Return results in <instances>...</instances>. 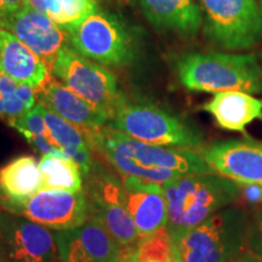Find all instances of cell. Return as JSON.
<instances>
[{
    "label": "cell",
    "instance_id": "f1b7e54d",
    "mask_svg": "<svg viewBox=\"0 0 262 262\" xmlns=\"http://www.w3.org/2000/svg\"><path fill=\"white\" fill-rule=\"evenodd\" d=\"M232 262H262V256L250 245L239 256Z\"/></svg>",
    "mask_w": 262,
    "mask_h": 262
},
{
    "label": "cell",
    "instance_id": "d4e9b609",
    "mask_svg": "<svg viewBox=\"0 0 262 262\" xmlns=\"http://www.w3.org/2000/svg\"><path fill=\"white\" fill-rule=\"evenodd\" d=\"M63 150L67 153V156L79 166L81 173H83L84 176L89 173L94 165L93 157H91V152H93V150L80 148H66Z\"/></svg>",
    "mask_w": 262,
    "mask_h": 262
},
{
    "label": "cell",
    "instance_id": "44dd1931",
    "mask_svg": "<svg viewBox=\"0 0 262 262\" xmlns=\"http://www.w3.org/2000/svg\"><path fill=\"white\" fill-rule=\"evenodd\" d=\"M122 254L126 262H181L175 241L166 227L141 238Z\"/></svg>",
    "mask_w": 262,
    "mask_h": 262
},
{
    "label": "cell",
    "instance_id": "3957f363",
    "mask_svg": "<svg viewBox=\"0 0 262 262\" xmlns=\"http://www.w3.org/2000/svg\"><path fill=\"white\" fill-rule=\"evenodd\" d=\"M168 206L166 228L172 238L208 220L241 198L238 185L216 173H195L162 186Z\"/></svg>",
    "mask_w": 262,
    "mask_h": 262
},
{
    "label": "cell",
    "instance_id": "8992f818",
    "mask_svg": "<svg viewBox=\"0 0 262 262\" xmlns=\"http://www.w3.org/2000/svg\"><path fill=\"white\" fill-rule=\"evenodd\" d=\"M108 126L150 145L201 149L203 139L191 125L155 106L130 102L125 97L118 104Z\"/></svg>",
    "mask_w": 262,
    "mask_h": 262
},
{
    "label": "cell",
    "instance_id": "ba28073f",
    "mask_svg": "<svg viewBox=\"0 0 262 262\" xmlns=\"http://www.w3.org/2000/svg\"><path fill=\"white\" fill-rule=\"evenodd\" d=\"M51 73L66 86L94 107L112 114L126 96L119 90L116 74L104 66L84 57L66 45L52 66Z\"/></svg>",
    "mask_w": 262,
    "mask_h": 262
},
{
    "label": "cell",
    "instance_id": "83f0119b",
    "mask_svg": "<svg viewBox=\"0 0 262 262\" xmlns=\"http://www.w3.org/2000/svg\"><path fill=\"white\" fill-rule=\"evenodd\" d=\"M250 243L253 248L262 256V215L257 222V227L250 235Z\"/></svg>",
    "mask_w": 262,
    "mask_h": 262
},
{
    "label": "cell",
    "instance_id": "484cf974",
    "mask_svg": "<svg viewBox=\"0 0 262 262\" xmlns=\"http://www.w3.org/2000/svg\"><path fill=\"white\" fill-rule=\"evenodd\" d=\"M238 187L242 199L247 204H262V185H256V183H241V185H238Z\"/></svg>",
    "mask_w": 262,
    "mask_h": 262
},
{
    "label": "cell",
    "instance_id": "52a82bcc",
    "mask_svg": "<svg viewBox=\"0 0 262 262\" xmlns=\"http://www.w3.org/2000/svg\"><path fill=\"white\" fill-rule=\"evenodd\" d=\"M205 37L216 47L242 51L262 40L258 0H199Z\"/></svg>",
    "mask_w": 262,
    "mask_h": 262
},
{
    "label": "cell",
    "instance_id": "30bf717a",
    "mask_svg": "<svg viewBox=\"0 0 262 262\" xmlns=\"http://www.w3.org/2000/svg\"><path fill=\"white\" fill-rule=\"evenodd\" d=\"M8 210L55 231L79 227L90 217L84 188L78 192L40 189L24 204Z\"/></svg>",
    "mask_w": 262,
    "mask_h": 262
},
{
    "label": "cell",
    "instance_id": "9c48e42d",
    "mask_svg": "<svg viewBox=\"0 0 262 262\" xmlns=\"http://www.w3.org/2000/svg\"><path fill=\"white\" fill-rule=\"evenodd\" d=\"M84 186L90 217L97 219L113 238L126 250L140 241L133 217L125 206V191L122 179L113 175L102 164H95Z\"/></svg>",
    "mask_w": 262,
    "mask_h": 262
},
{
    "label": "cell",
    "instance_id": "7c38bea8",
    "mask_svg": "<svg viewBox=\"0 0 262 262\" xmlns=\"http://www.w3.org/2000/svg\"><path fill=\"white\" fill-rule=\"evenodd\" d=\"M0 28L24 42L47 63L50 71L60 51L66 45H70L68 34L61 26L28 5L0 16Z\"/></svg>",
    "mask_w": 262,
    "mask_h": 262
},
{
    "label": "cell",
    "instance_id": "e0dca14e",
    "mask_svg": "<svg viewBox=\"0 0 262 262\" xmlns=\"http://www.w3.org/2000/svg\"><path fill=\"white\" fill-rule=\"evenodd\" d=\"M0 73L35 89L51 78L47 63L14 34L3 28H0Z\"/></svg>",
    "mask_w": 262,
    "mask_h": 262
},
{
    "label": "cell",
    "instance_id": "d6986e66",
    "mask_svg": "<svg viewBox=\"0 0 262 262\" xmlns=\"http://www.w3.org/2000/svg\"><path fill=\"white\" fill-rule=\"evenodd\" d=\"M203 110L210 113L222 129L242 133L254 120L262 119V98L243 91H224L215 94Z\"/></svg>",
    "mask_w": 262,
    "mask_h": 262
},
{
    "label": "cell",
    "instance_id": "2e32d148",
    "mask_svg": "<svg viewBox=\"0 0 262 262\" xmlns=\"http://www.w3.org/2000/svg\"><path fill=\"white\" fill-rule=\"evenodd\" d=\"M39 103L80 129H97L107 125L110 114L94 107L55 78L37 89Z\"/></svg>",
    "mask_w": 262,
    "mask_h": 262
},
{
    "label": "cell",
    "instance_id": "f546056e",
    "mask_svg": "<svg viewBox=\"0 0 262 262\" xmlns=\"http://www.w3.org/2000/svg\"><path fill=\"white\" fill-rule=\"evenodd\" d=\"M112 262H126V261H125V258H124L123 254H120L119 256H117Z\"/></svg>",
    "mask_w": 262,
    "mask_h": 262
},
{
    "label": "cell",
    "instance_id": "4316f807",
    "mask_svg": "<svg viewBox=\"0 0 262 262\" xmlns=\"http://www.w3.org/2000/svg\"><path fill=\"white\" fill-rule=\"evenodd\" d=\"M25 5L26 0H0V16L11 14Z\"/></svg>",
    "mask_w": 262,
    "mask_h": 262
},
{
    "label": "cell",
    "instance_id": "9a60e30c",
    "mask_svg": "<svg viewBox=\"0 0 262 262\" xmlns=\"http://www.w3.org/2000/svg\"><path fill=\"white\" fill-rule=\"evenodd\" d=\"M125 206L140 237L155 234L168 225V206L163 187L134 176H123Z\"/></svg>",
    "mask_w": 262,
    "mask_h": 262
},
{
    "label": "cell",
    "instance_id": "ffe728a7",
    "mask_svg": "<svg viewBox=\"0 0 262 262\" xmlns=\"http://www.w3.org/2000/svg\"><path fill=\"white\" fill-rule=\"evenodd\" d=\"M42 189L39 163L33 156H21L0 169V193L6 209L24 204Z\"/></svg>",
    "mask_w": 262,
    "mask_h": 262
},
{
    "label": "cell",
    "instance_id": "277c9868",
    "mask_svg": "<svg viewBox=\"0 0 262 262\" xmlns=\"http://www.w3.org/2000/svg\"><path fill=\"white\" fill-rule=\"evenodd\" d=\"M176 70L181 84L191 91H262V68L254 54L187 52L179 58Z\"/></svg>",
    "mask_w": 262,
    "mask_h": 262
},
{
    "label": "cell",
    "instance_id": "5bb4252c",
    "mask_svg": "<svg viewBox=\"0 0 262 262\" xmlns=\"http://www.w3.org/2000/svg\"><path fill=\"white\" fill-rule=\"evenodd\" d=\"M55 238L61 262H112L123 253L113 235L95 217L79 227L57 231Z\"/></svg>",
    "mask_w": 262,
    "mask_h": 262
},
{
    "label": "cell",
    "instance_id": "603a6c76",
    "mask_svg": "<svg viewBox=\"0 0 262 262\" xmlns=\"http://www.w3.org/2000/svg\"><path fill=\"white\" fill-rule=\"evenodd\" d=\"M42 111H44V118L50 135L58 147H61L62 149L80 148L93 150L83 129L64 120L63 118L45 106H42Z\"/></svg>",
    "mask_w": 262,
    "mask_h": 262
},
{
    "label": "cell",
    "instance_id": "cb8c5ba5",
    "mask_svg": "<svg viewBox=\"0 0 262 262\" xmlns=\"http://www.w3.org/2000/svg\"><path fill=\"white\" fill-rule=\"evenodd\" d=\"M9 125L15 127L21 135L29 134V135L51 136L47 122H45L42 104L39 102L35 103L34 107L27 111L25 114H22L17 119L10 122Z\"/></svg>",
    "mask_w": 262,
    "mask_h": 262
},
{
    "label": "cell",
    "instance_id": "7a4b0ae2",
    "mask_svg": "<svg viewBox=\"0 0 262 262\" xmlns=\"http://www.w3.org/2000/svg\"><path fill=\"white\" fill-rule=\"evenodd\" d=\"M62 28L75 51L107 68L127 67L140 56V29L117 12L100 6Z\"/></svg>",
    "mask_w": 262,
    "mask_h": 262
},
{
    "label": "cell",
    "instance_id": "4dcf8cb0",
    "mask_svg": "<svg viewBox=\"0 0 262 262\" xmlns=\"http://www.w3.org/2000/svg\"><path fill=\"white\" fill-rule=\"evenodd\" d=\"M258 2H260V4L262 5V0H258Z\"/></svg>",
    "mask_w": 262,
    "mask_h": 262
},
{
    "label": "cell",
    "instance_id": "7402d4cb",
    "mask_svg": "<svg viewBox=\"0 0 262 262\" xmlns=\"http://www.w3.org/2000/svg\"><path fill=\"white\" fill-rule=\"evenodd\" d=\"M39 169L42 189H64L70 192L83 189V173L70 157L42 156Z\"/></svg>",
    "mask_w": 262,
    "mask_h": 262
},
{
    "label": "cell",
    "instance_id": "ac0fdd59",
    "mask_svg": "<svg viewBox=\"0 0 262 262\" xmlns=\"http://www.w3.org/2000/svg\"><path fill=\"white\" fill-rule=\"evenodd\" d=\"M147 21L156 28L194 37L203 25L201 6L195 0H137Z\"/></svg>",
    "mask_w": 262,
    "mask_h": 262
},
{
    "label": "cell",
    "instance_id": "6da1fadb",
    "mask_svg": "<svg viewBox=\"0 0 262 262\" xmlns=\"http://www.w3.org/2000/svg\"><path fill=\"white\" fill-rule=\"evenodd\" d=\"M91 149L96 150L120 175L165 185L195 173H215L194 149L150 145L113 127L83 129Z\"/></svg>",
    "mask_w": 262,
    "mask_h": 262
},
{
    "label": "cell",
    "instance_id": "4fadbf2b",
    "mask_svg": "<svg viewBox=\"0 0 262 262\" xmlns=\"http://www.w3.org/2000/svg\"><path fill=\"white\" fill-rule=\"evenodd\" d=\"M202 157L212 171L241 183L262 185V142L228 140L202 149Z\"/></svg>",
    "mask_w": 262,
    "mask_h": 262
},
{
    "label": "cell",
    "instance_id": "5b68a950",
    "mask_svg": "<svg viewBox=\"0 0 262 262\" xmlns=\"http://www.w3.org/2000/svg\"><path fill=\"white\" fill-rule=\"evenodd\" d=\"M250 235L243 209L228 206L173 241L181 262H232L250 247Z\"/></svg>",
    "mask_w": 262,
    "mask_h": 262
},
{
    "label": "cell",
    "instance_id": "8fae6325",
    "mask_svg": "<svg viewBox=\"0 0 262 262\" xmlns=\"http://www.w3.org/2000/svg\"><path fill=\"white\" fill-rule=\"evenodd\" d=\"M0 256L3 262H52L57 244L50 228L16 214L0 215Z\"/></svg>",
    "mask_w": 262,
    "mask_h": 262
}]
</instances>
